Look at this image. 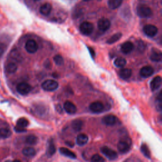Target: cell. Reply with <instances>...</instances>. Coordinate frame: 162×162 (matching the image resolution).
<instances>
[{
    "label": "cell",
    "instance_id": "6da1fadb",
    "mask_svg": "<svg viewBox=\"0 0 162 162\" xmlns=\"http://www.w3.org/2000/svg\"><path fill=\"white\" fill-rule=\"evenodd\" d=\"M137 13L140 17L146 18L151 17L153 12L150 7L146 5H140L137 8Z\"/></svg>",
    "mask_w": 162,
    "mask_h": 162
},
{
    "label": "cell",
    "instance_id": "7a4b0ae2",
    "mask_svg": "<svg viewBox=\"0 0 162 162\" xmlns=\"http://www.w3.org/2000/svg\"><path fill=\"white\" fill-rule=\"evenodd\" d=\"M93 25L89 22H84L80 26V31L82 34L85 36H89L91 34L92 32H93Z\"/></svg>",
    "mask_w": 162,
    "mask_h": 162
},
{
    "label": "cell",
    "instance_id": "3957f363",
    "mask_svg": "<svg viewBox=\"0 0 162 162\" xmlns=\"http://www.w3.org/2000/svg\"><path fill=\"white\" fill-rule=\"evenodd\" d=\"M58 87V83L52 79L46 80L42 84V88L46 91H55Z\"/></svg>",
    "mask_w": 162,
    "mask_h": 162
},
{
    "label": "cell",
    "instance_id": "277c9868",
    "mask_svg": "<svg viewBox=\"0 0 162 162\" xmlns=\"http://www.w3.org/2000/svg\"><path fill=\"white\" fill-rule=\"evenodd\" d=\"M32 90V87L26 82H20L17 86V91L21 95H27Z\"/></svg>",
    "mask_w": 162,
    "mask_h": 162
},
{
    "label": "cell",
    "instance_id": "5b68a950",
    "mask_svg": "<svg viewBox=\"0 0 162 162\" xmlns=\"http://www.w3.org/2000/svg\"><path fill=\"white\" fill-rule=\"evenodd\" d=\"M25 48H26V51L28 53L33 54V53H35L37 51L38 45L34 40L30 39L26 42Z\"/></svg>",
    "mask_w": 162,
    "mask_h": 162
},
{
    "label": "cell",
    "instance_id": "8992f818",
    "mask_svg": "<svg viewBox=\"0 0 162 162\" xmlns=\"http://www.w3.org/2000/svg\"><path fill=\"white\" fill-rule=\"evenodd\" d=\"M158 28L151 24H148L145 26L143 28V31L145 34L150 37H153L156 36L158 33Z\"/></svg>",
    "mask_w": 162,
    "mask_h": 162
},
{
    "label": "cell",
    "instance_id": "52a82bcc",
    "mask_svg": "<svg viewBox=\"0 0 162 162\" xmlns=\"http://www.w3.org/2000/svg\"><path fill=\"white\" fill-rule=\"evenodd\" d=\"M101 151L105 156H106L110 160H115L117 157V154L116 151H115L114 150L109 148L108 147L104 146L101 148Z\"/></svg>",
    "mask_w": 162,
    "mask_h": 162
},
{
    "label": "cell",
    "instance_id": "ba28073f",
    "mask_svg": "<svg viewBox=\"0 0 162 162\" xmlns=\"http://www.w3.org/2000/svg\"><path fill=\"white\" fill-rule=\"evenodd\" d=\"M110 26H111L110 21L106 18H101L98 22V27L99 29L101 31H106L110 29Z\"/></svg>",
    "mask_w": 162,
    "mask_h": 162
},
{
    "label": "cell",
    "instance_id": "9c48e42d",
    "mask_svg": "<svg viewBox=\"0 0 162 162\" xmlns=\"http://www.w3.org/2000/svg\"><path fill=\"white\" fill-rule=\"evenodd\" d=\"M102 122L103 124L108 126H113L117 124V118L115 115H108L103 118Z\"/></svg>",
    "mask_w": 162,
    "mask_h": 162
},
{
    "label": "cell",
    "instance_id": "30bf717a",
    "mask_svg": "<svg viewBox=\"0 0 162 162\" xmlns=\"http://www.w3.org/2000/svg\"><path fill=\"white\" fill-rule=\"evenodd\" d=\"M154 73V69L151 66H143L140 71V75L144 78H148L151 76Z\"/></svg>",
    "mask_w": 162,
    "mask_h": 162
},
{
    "label": "cell",
    "instance_id": "8fae6325",
    "mask_svg": "<svg viewBox=\"0 0 162 162\" xmlns=\"http://www.w3.org/2000/svg\"><path fill=\"white\" fill-rule=\"evenodd\" d=\"M89 109L93 113H100L104 110V106L102 103L100 101H95L90 105Z\"/></svg>",
    "mask_w": 162,
    "mask_h": 162
},
{
    "label": "cell",
    "instance_id": "7c38bea8",
    "mask_svg": "<svg viewBox=\"0 0 162 162\" xmlns=\"http://www.w3.org/2000/svg\"><path fill=\"white\" fill-rule=\"evenodd\" d=\"M64 110L68 114H74L77 111V108L76 105L71 101H66L63 105Z\"/></svg>",
    "mask_w": 162,
    "mask_h": 162
},
{
    "label": "cell",
    "instance_id": "4fadbf2b",
    "mask_svg": "<svg viewBox=\"0 0 162 162\" xmlns=\"http://www.w3.org/2000/svg\"><path fill=\"white\" fill-rule=\"evenodd\" d=\"M161 85V77L160 76L155 77L151 82L150 88L152 91H156L158 89Z\"/></svg>",
    "mask_w": 162,
    "mask_h": 162
},
{
    "label": "cell",
    "instance_id": "5bb4252c",
    "mask_svg": "<svg viewBox=\"0 0 162 162\" xmlns=\"http://www.w3.org/2000/svg\"><path fill=\"white\" fill-rule=\"evenodd\" d=\"M133 49H134V44L130 41L125 42L121 46V51L124 54L130 53V52H132Z\"/></svg>",
    "mask_w": 162,
    "mask_h": 162
},
{
    "label": "cell",
    "instance_id": "9a60e30c",
    "mask_svg": "<svg viewBox=\"0 0 162 162\" xmlns=\"http://www.w3.org/2000/svg\"><path fill=\"white\" fill-rule=\"evenodd\" d=\"M52 10V7L51 5V4L46 3H44V5H42L40 8H39V12L41 13V14H42L44 16H47L48 15H50V13H51Z\"/></svg>",
    "mask_w": 162,
    "mask_h": 162
},
{
    "label": "cell",
    "instance_id": "2e32d148",
    "mask_svg": "<svg viewBox=\"0 0 162 162\" xmlns=\"http://www.w3.org/2000/svg\"><path fill=\"white\" fill-rule=\"evenodd\" d=\"M117 148H118L119 151L120 153H125L129 151L130 147V145L127 142L124 141H120L118 143Z\"/></svg>",
    "mask_w": 162,
    "mask_h": 162
},
{
    "label": "cell",
    "instance_id": "e0dca14e",
    "mask_svg": "<svg viewBox=\"0 0 162 162\" xmlns=\"http://www.w3.org/2000/svg\"><path fill=\"white\" fill-rule=\"evenodd\" d=\"M88 141V137L84 134H80L77 135L76 142L79 146H84Z\"/></svg>",
    "mask_w": 162,
    "mask_h": 162
},
{
    "label": "cell",
    "instance_id": "ac0fdd59",
    "mask_svg": "<svg viewBox=\"0 0 162 162\" xmlns=\"http://www.w3.org/2000/svg\"><path fill=\"white\" fill-rule=\"evenodd\" d=\"M119 76L123 79H128L132 76V71L130 68H122L119 72Z\"/></svg>",
    "mask_w": 162,
    "mask_h": 162
},
{
    "label": "cell",
    "instance_id": "d6986e66",
    "mask_svg": "<svg viewBox=\"0 0 162 162\" xmlns=\"http://www.w3.org/2000/svg\"><path fill=\"white\" fill-rule=\"evenodd\" d=\"M60 152L61 155L66 157L73 158V159L76 158V155L73 151H71L70 150H68L66 148H61L60 149Z\"/></svg>",
    "mask_w": 162,
    "mask_h": 162
},
{
    "label": "cell",
    "instance_id": "ffe728a7",
    "mask_svg": "<svg viewBox=\"0 0 162 162\" xmlns=\"http://www.w3.org/2000/svg\"><path fill=\"white\" fill-rule=\"evenodd\" d=\"M122 2L123 0H108V5L110 9L115 10L122 5Z\"/></svg>",
    "mask_w": 162,
    "mask_h": 162
},
{
    "label": "cell",
    "instance_id": "44dd1931",
    "mask_svg": "<svg viewBox=\"0 0 162 162\" xmlns=\"http://www.w3.org/2000/svg\"><path fill=\"white\" fill-rule=\"evenodd\" d=\"M162 58V55L161 52L158 50L153 51L152 52L151 55H150V59L151 61L155 62H158L161 60Z\"/></svg>",
    "mask_w": 162,
    "mask_h": 162
},
{
    "label": "cell",
    "instance_id": "7402d4cb",
    "mask_svg": "<svg viewBox=\"0 0 162 162\" xmlns=\"http://www.w3.org/2000/svg\"><path fill=\"white\" fill-rule=\"evenodd\" d=\"M24 155L27 156V157H32L36 155V150L31 147H27L25 148L22 151Z\"/></svg>",
    "mask_w": 162,
    "mask_h": 162
},
{
    "label": "cell",
    "instance_id": "603a6c76",
    "mask_svg": "<svg viewBox=\"0 0 162 162\" xmlns=\"http://www.w3.org/2000/svg\"><path fill=\"white\" fill-rule=\"evenodd\" d=\"M38 142V139L34 135H29L26 139V143L29 145H34Z\"/></svg>",
    "mask_w": 162,
    "mask_h": 162
},
{
    "label": "cell",
    "instance_id": "cb8c5ba5",
    "mask_svg": "<svg viewBox=\"0 0 162 162\" xmlns=\"http://www.w3.org/2000/svg\"><path fill=\"white\" fill-rule=\"evenodd\" d=\"M12 135V132L10 129L7 128H2L0 129V138L6 139Z\"/></svg>",
    "mask_w": 162,
    "mask_h": 162
},
{
    "label": "cell",
    "instance_id": "d4e9b609",
    "mask_svg": "<svg viewBox=\"0 0 162 162\" xmlns=\"http://www.w3.org/2000/svg\"><path fill=\"white\" fill-rule=\"evenodd\" d=\"M7 71L9 74H13L17 72V65L13 62L9 63L7 66Z\"/></svg>",
    "mask_w": 162,
    "mask_h": 162
},
{
    "label": "cell",
    "instance_id": "484cf974",
    "mask_svg": "<svg viewBox=\"0 0 162 162\" xmlns=\"http://www.w3.org/2000/svg\"><path fill=\"white\" fill-rule=\"evenodd\" d=\"M72 127L75 131H80L82 127V122L81 120H75L72 124Z\"/></svg>",
    "mask_w": 162,
    "mask_h": 162
},
{
    "label": "cell",
    "instance_id": "4316f807",
    "mask_svg": "<svg viewBox=\"0 0 162 162\" xmlns=\"http://www.w3.org/2000/svg\"><path fill=\"white\" fill-rule=\"evenodd\" d=\"M122 36V34L121 33H117V34H115L114 35H113L108 41H107V43L109 44H111L115 43V42L118 41L121 37Z\"/></svg>",
    "mask_w": 162,
    "mask_h": 162
},
{
    "label": "cell",
    "instance_id": "83f0119b",
    "mask_svg": "<svg viewBox=\"0 0 162 162\" xmlns=\"http://www.w3.org/2000/svg\"><path fill=\"white\" fill-rule=\"evenodd\" d=\"M29 125V121L25 118H20L17 120V126L21 128H26Z\"/></svg>",
    "mask_w": 162,
    "mask_h": 162
},
{
    "label": "cell",
    "instance_id": "f1b7e54d",
    "mask_svg": "<svg viewBox=\"0 0 162 162\" xmlns=\"http://www.w3.org/2000/svg\"><path fill=\"white\" fill-rule=\"evenodd\" d=\"M126 63H127V61H126L125 59H124L123 58H118L114 61L115 65L119 68L124 67L126 65Z\"/></svg>",
    "mask_w": 162,
    "mask_h": 162
},
{
    "label": "cell",
    "instance_id": "f546056e",
    "mask_svg": "<svg viewBox=\"0 0 162 162\" xmlns=\"http://www.w3.org/2000/svg\"><path fill=\"white\" fill-rule=\"evenodd\" d=\"M56 151V148L55 145L53 144V141H50L49 143V145L47 150V155L48 156H52L55 154Z\"/></svg>",
    "mask_w": 162,
    "mask_h": 162
},
{
    "label": "cell",
    "instance_id": "4dcf8cb0",
    "mask_svg": "<svg viewBox=\"0 0 162 162\" xmlns=\"http://www.w3.org/2000/svg\"><path fill=\"white\" fill-rule=\"evenodd\" d=\"M156 108L159 111H161L162 109V98H161V92H160V95L156 100Z\"/></svg>",
    "mask_w": 162,
    "mask_h": 162
},
{
    "label": "cell",
    "instance_id": "1f68e13d",
    "mask_svg": "<svg viewBox=\"0 0 162 162\" xmlns=\"http://www.w3.org/2000/svg\"><path fill=\"white\" fill-rule=\"evenodd\" d=\"M141 151L142 153H143V155L147 157V158H150V151L148 148V146L145 145V144H143L141 146Z\"/></svg>",
    "mask_w": 162,
    "mask_h": 162
},
{
    "label": "cell",
    "instance_id": "d6a6232c",
    "mask_svg": "<svg viewBox=\"0 0 162 162\" xmlns=\"http://www.w3.org/2000/svg\"><path fill=\"white\" fill-rule=\"evenodd\" d=\"M91 162H105V159L99 155H94L91 157Z\"/></svg>",
    "mask_w": 162,
    "mask_h": 162
},
{
    "label": "cell",
    "instance_id": "836d02e7",
    "mask_svg": "<svg viewBox=\"0 0 162 162\" xmlns=\"http://www.w3.org/2000/svg\"><path fill=\"white\" fill-rule=\"evenodd\" d=\"M53 60H54V61L55 62V63L58 65H62L64 63L63 58L60 55H57L55 56Z\"/></svg>",
    "mask_w": 162,
    "mask_h": 162
},
{
    "label": "cell",
    "instance_id": "e575fe53",
    "mask_svg": "<svg viewBox=\"0 0 162 162\" xmlns=\"http://www.w3.org/2000/svg\"><path fill=\"white\" fill-rule=\"evenodd\" d=\"M6 48H7V46L5 45V44L0 42V58L3 55L4 53L5 52Z\"/></svg>",
    "mask_w": 162,
    "mask_h": 162
},
{
    "label": "cell",
    "instance_id": "d590c367",
    "mask_svg": "<svg viewBox=\"0 0 162 162\" xmlns=\"http://www.w3.org/2000/svg\"><path fill=\"white\" fill-rule=\"evenodd\" d=\"M137 48L141 52H143L145 50V44L143 42V41H139L138 42V46H137Z\"/></svg>",
    "mask_w": 162,
    "mask_h": 162
},
{
    "label": "cell",
    "instance_id": "8d00e7d4",
    "mask_svg": "<svg viewBox=\"0 0 162 162\" xmlns=\"http://www.w3.org/2000/svg\"><path fill=\"white\" fill-rule=\"evenodd\" d=\"M15 130L17 132H23L26 131V130L24 128H21V127H17V126L15 128Z\"/></svg>",
    "mask_w": 162,
    "mask_h": 162
},
{
    "label": "cell",
    "instance_id": "74e56055",
    "mask_svg": "<svg viewBox=\"0 0 162 162\" xmlns=\"http://www.w3.org/2000/svg\"><path fill=\"white\" fill-rule=\"evenodd\" d=\"M89 51H90L91 55H92V56L94 57V56H95V52H94V51L92 50V49L91 48H89Z\"/></svg>",
    "mask_w": 162,
    "mask_h": 162
},
{
    "label": "cell",
    "instance_id": "f35d334b",
    "mask_svg": "<svg viewBox=\"0 0 162 162\" xmlns=\"http://www.w3.org/2000/svg\"><path fill=\"white\" fill-rule=\"evenodd\" d=\"M13 162H21V161H19V160H15V161H13Z\"/></svg>",
    "mask_w": 162,
    "mask_h": 162
},
{
    "label": "cell",
    "instance_id": "ab89813d",
    "mask_svg": "<svg viewBox=\"0 0 162 162\" xmlns=\"http://www.w3.org/2000/svg\"><path fill=\"white\" fill-rule=\"evenodd\" d=\"M33 1H34V2H37V1H39V0H33Z\"/></svg>",
    "mask_w": 162,
    "mask_h": 162
},
{
    "label": "cell",
    "instance_id": "60d3db41",
    "mask_svg": "<svg viewBox=\"0 0 162 162\" xmlns=\"http://www.w3.org/2000/svg\"><path fill=\"white\" fill-rule=\"evenodd\" d=\"M84 1H86H86H89V0H84Z\"/></svg>",
    "mask_w": 162,
    "mask_h": 162
}]
</instances>
